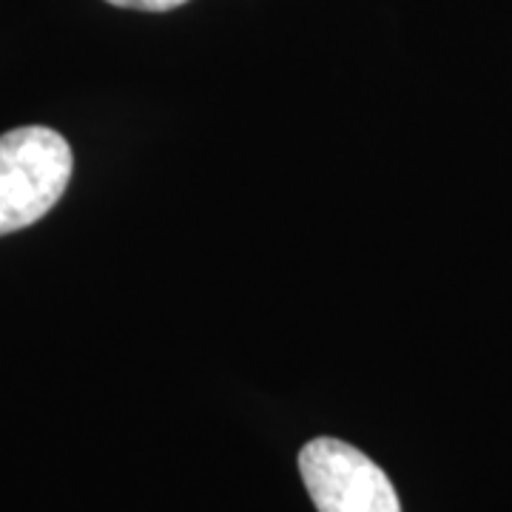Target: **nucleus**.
<instances>
[{"mask_svg":"<svg viewBox=\"0 0 512 512\" xmlns=\"http://www.w3.org/2000/svg\"><path fill=\"white\" fill-rule=\"evenodd\" d=\"M74 157L55 128L23 126L0 137V237L43 220L72 180Z\"/></svg>","mask_w":512,"mask_h":512,"instance_id":"1","label":"nucleus"},{"mask_svg":"<svg viewBox=\"0 0 512 512\" xmlns=\"http://www.w3.org/2000/svg\"><path fill=\"white\" fill-rule=\"evenodd\" d=\"M299 473L319 512H402L390 478L353 444L328 436L308 441Z\"/></svg>","mask_w":512,"mask_h":512,"instance_id":"2","label":"nucleus"},{"mask_svg":"<svg viewBox=\"0 0 512 512\" xmlns=\"http://www.w3.org/2000/svg\"><path fill=\"white\" fill-rule=\"evenodd\" d=\"M120 9H137V12H171L177 6H185L188 0H106Z\"/></svg>","mask_w":512,"mask_h":512,"instance_id":"3","label":"nucleus"}]
</instances>
